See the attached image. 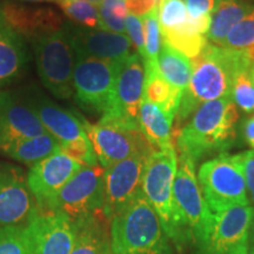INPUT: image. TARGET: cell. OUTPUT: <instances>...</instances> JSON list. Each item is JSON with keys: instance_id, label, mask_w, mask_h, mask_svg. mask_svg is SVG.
<instances>
[{"instance_id": "obj_1", "label": "cell", "mask_w": 254, "mask_h": 254, "mask_svg": "<svg viewBox=\"0 0 254 254\" xmlns=\"http://www.w3.org/2000/svg\"><path fill=\"white\" fill-rule=\"evenodd\" d=\"M193 73L189 87L184 91L178 110L173 140H177L179 127L198 110L200 105L221 98H231L232 86L241 71L251 69L253 63L245 51H237L208 44L198 58L192 60Z\"/></svg>"}, {"instance_id": "obj_2", "label": "cell", "mask_w": 254, "mask_h": 254, "mask_svg": "<svg viewBox=\"0 0 254 254\" xmlns=\"http://www.w3.org/2000/svg\"><path fill=\"white\" fill-rule=\"evenodd\" d=\"M239 113L231 98L200 105L192 118L180 129L176 146L180 154L196 161L205 155L224 153L234 144Z\"/></svg>"}, {"instance_id": "obj_3", "label": "cell", "mask_w": 254, "mask_h": 254, "mask_svg": "<svg viewBox=\"0 0 254 254\" xmlns=\"http://www.w3.org/2000/svg\"><path fill=\"white\" fill-rule=\"evenodd\" d=\"M113 254H173L171 240L142 190L110 222Z\"/></svg>"}, {"instance_id": "obj_4", "label": "cell", "mask_w": 254, "mask_h": 254, "mask_svg": "<svg viewBox=\"0 0 254 254\" xmlns=\"http://www.w3.org/2000/svg\"><path fill=\"white\" fill-rule=\"evenodd\" d=\"M177 170L176 148L155 151L146 164L141 190L158 214L168 238L173 241L177 250H182L187 240L173 196Z\"/></svg>"}, {"instance_id": "obj_5", "label": "cell", "mask_w": 254, "mask_h": 254, "mask_svg": "<svg viewBox=\"0 0 254 254\" xmlns=\"http://www.w3.org/2000/svg\"><path fill=\"white\" fill-rule=\"evenodd\" d=\"M85 132L100 166L107 168L135 154H153L155 148L140 125L104 114L97 124L82 120Z\"/></svg>"}, {"instance_id": "obj_6", "label": "cell", "mask_w": 254, "mask_h": 254, "mask_svg": "<svg viewBox=\"0 0 254 254\" xmlns=\"http://www.w3.org/2000/svg\"><path fill=\"white\" fill-rule=\"evenodd\" d=\"M199 186L212 213L239 205H250L243 153H221L205 161L198 172Z\"/></svg>"}, {"instance_id": "obj_7", "label": "cell", "mask_w": 254, "mask_h": 254, "mask_svg": "<svg viewBox=\"0 0 254 254\" xmlns=\"http://www.w3.org/2000/svg\"><path fill=\"white\" fill-rule=\"evenodd\" d=\"M254 207L239 205L212 213L207 227L194 245L195 254H249Z\"/></svg>"}, {"instance_id": "obj_8", "label": "cell", "mask_w": 254, "mask_h": 254, "mask_svg": "<svg viewBox=\"0 0 254 254\" xmlns=\"http://www.w3.org/2000/svg\"><path fill=\"white\" fill-rule=\"evenodd\" d=\"M37 68L41 81L56 97L68 99L73 95L75 52L68 32L64 28L32 40Z\"/></svg>"}, {"instance_id": "obj_9", "label": "cell", "mask_w": 254, "mask_h": 254, "mask_svg": "<svg viewBox=\"0 0 254 254\" xmlns=\"http://www.w3.org/2000/svg\"><path fill=\"white\" fill-rule=\"evenodd\" d=\"M104 174L105 168L99 164L82 166L58 194L41 208L58 212L72 221L104 213Z\"/></svg>"}, {"instance_id": "obj_10", "label": "cell", "mask_w": 254, "mask_h": 254, "mask_svg": "<svg viewBox=\"0 0 254 254\" xmlns=\"http://www.w3.org/2000/svg\"><path fill=\"white\" fill-rule=\"evenodd\" d=\"M122 64L77 57L73 72V91L75 100L82 109L94 114H105L109 111Z\"/></svg>"}, {"instance_id": "obj_11", "label": "cell", "mask_w": 254, "mask_h": 254, "mask_svg": "<svg viewBox=\"0 0 254 254\" xmlns=\"http://www.w3.org/2000/svg\"><path fill=\"white\" fill-rule=\"evenodd\" d=\"M173 196L185 230L187 244L194 247L207 227L212 212L198 185L195 163L183 154L179 155V167L173 183Z\"/></svg>"}, {"instance_id": "obj_12", "label": "cell", "mask_w": 254, "mask_h": 254, "mask_svg": "<svg viewBox=\"0 0 254 254\" xmlns=\"http://www.w3.org/2000/svg\"><path fill=\"white\" fill-rule=\"evenodd\" d=\"M28 254H71L74 224L58 212L38 206L24 226Z\"/></svg>"}, {"instance_id": "obj_13", "label": "cell", "mask_w": 254, "mask_h": 254, "mask_svg": "<svg viewBox=\"0 0 254 254\" xmlns=\"http://www.w3.org/2000/svg\"><path fill=\"white\" fill-rule=\"evenodd\" d=\"M151 155L135 154L105 168L103 211L110 222L142 190V178Z\"/></svg>"}, {"instance_id": "obj_14", "label": "cell", "mask_w": 254, "mask_h": 254, "mask_svg": "<svg viewBox=\"0 0 254 254\" xmlns=\"http://www.w3.org/2000/svg\"><path fill=\"white\" fill-rule=\"evenodd\" d=\"M37 207L23 170L0 163V227L25 226Z\"/></svg>"}, {"instance_id": "obj_15", "label": "cell", "mask_w": 254, "mask_h": 254, "mask_svg": "<svg viewBox=\"0 0 254 254\" xmlns=\"http://www.w3.org/2000/svg\"><path fill=\"white\" fill-rule=\"evenodd\" d=\"M145 67L139 53H133L120 65L107 116L139 124V111L144 98ZM104 116V114H103Z\"/></svg>"}, {"instance_id": "obj_16", "label": "cell", "mask_w": 254, "mask_h": 254, "mask_svg": "<svg viewBox=\"0 0 254 254\" xmlns=\"http://www.w3.org/2000/svg\"><path fill=\"white\" fill-rule=\"evenodd\" d=\"M81 167L79 161L62 151L31 166L27 173V185L38 206L45 207Z\"/></svg>"}, {"instance_id": "obj_17", "label": "cell", "mask_w": 254, "mask_h": 254, "mask_svg": "<svg viewBox=\"0 0 254 254\" xmlns=\"http://www.w3.org/2000/svg\"><path fill=\"white\" fill-rule=\"evenodd\" d=\"M47 132L25 101L0 92V153L15 142Z\"/></svg>"}, {"instance_id": "obj_18", "label": "cell", "mask_w": 254, "mask_h": 254, "mask_svg": "<svg viewBox=\"0 0 254 254\" xmlns=\"http://www.w3.org/2000/svg\"><path fill=\"white\" fill-rule=\"evenodd\" d=\"M68 36L75 57L122 64L133 55L132 43L125 34L104 30H73Z\"/></svg>"}, {"instance_id": "obj_19", "label": "cell", "mask_w": 254, "mask_h": 254, "mask_svg": "<svg viewBox=\"0 0 254 254\" xmlns=\"http://www.w3.org/2000/svg\"><path fill=\"white\" fill-rule=\"evenodd\" d=\"M25 103L37 114L46 131L55 136L60 144H68L78 139L87 138L82 120L43 95L33 94L28 100H25Z\"/></svg>"}, {"instance_id": "obj_20", "label": "cell", "mask_w": 254, "mask_h": 254, "mask_svg": "<svg viewBox=\"0 0 254 254\" xmlns=\"http://www.w3.org/2000/svg\"><path fill=\"white\" fill-rule=\"evenodd\" d=\"M0 15L8 26L31 41L62 30V19L51 8L6 4L0 8Z\"/></svg>"}, {"instance_id": "obj_21", "label": "cell", "mask_w": 254, "mask_h": 254, "mask_svg": "<svg viewBox=\"0 0 254 254\" xmlns=\"http://www.w3.org/2000/svg\"><path fill=\"white\" fill-rule=\"evenodd\" d=\"M107 221L104 213L73 221L74 244L71 254H113Z\"/></svg>"}, {"instance_id": "obj_22", "label": "cell", "mask_w": 254, "mask_h": 254, "mask_svg": "<svg viewBox=\"0 0 254 254\" xmlns=\"http://www.w3.org/2000/svg\"><path fill=\"white\" fill-rule=\"evenodd\" d=\"M26 53L24 38L0 15V86L20 74L27 62Z\"/></svg>"}, {"instance_id": "obj_23", "label": "cell", "mask_w": 254, "mask_h": 254, "mask_svg": "<svg viewBox=\"0 0 254 254\" xmlns=\"http://www.w3.org/2000/svg\"><path fill=\"white\" fill-rule=\"evenodd\" d=\"M174 118L159 109L157 105L142 98L139 111V125L147 140L157 151L176 148L172 123Z\"/></svg>"}, {"instance_id": "obj_24", "label": "cell", "mask_w": 254, "mask_h": 254, "mask_svg": "<svg viewBox=\"0 0 254 254\" xmlns=\"http://www.w3.org/2000/svg\"><path fill=\"white\" fill-rule=\"evenodd\" d=\"M253 5L251 0H221L212 18L207 34L209 41L222 47L232 28L246 17Z\"/></svg>"}, {"instance_id": "obj_25", "label": "cell", "mask_w": 254, "mask_h": 254, "mask_svg": "<svg viewBox=\"0 0 254 254\" xmlns=\"http://www.w3.org/2000/svg\"><path fill=\"white\" fill-rule=\"evenodd\" d=\"M58 151H60V142L51 133L45 132L33 138L15 142L2 153L19 163L33 166Z\"/></svg>"}, {"instance_id": "obj_26", "label": "cell", "mask_w": 254, "mask_h": 254, "mask_svg": "<svg viewBox=\"0 0 254 254\" xmlns=\"http://www.w3.org/2000/svg\"><path fill=\"white\" fill-rule=\"evenodd\" d=\"M159 73L167 82L183 92L189 87L192 78V60L163 41L158 58Z\"/></svg>"}, {"instance_id": "obj_27", "label": "cell", "mask_w": 254, "mask_h": 254, "mask_svg": "<svg viewBox=\"0 0 254 254\" xmlns=\"http://www.w3.org/2000/svg\"><path fill=\"white\" fill-rule=\"evenodd\" d=\"M184 92L161 77L159 71L145 73L144 98L157 105L165 113L176 118Z\"/></svg>"}, {"instance_id": "obj_28", "label": "cell", "mask_w": 254, "mask_h": 254, "mask_svg": "<svg viewBox=\"0 0 254 254\" xmlns=\"http://www.w3.org/2000/svg\"><path fill=\"white\" fill-rule=\"evenodd\" d=\"M158 4V20L161 34L193 31L184 0H159Z\"/></svg>"}, {"instance_id": "obj_29", "label": "cell", "mask_w": 254, "mask_h": 254, "mask_svg": "<svg viewBox=\"0 0 254 254\" xmlns=\"http://www.w3.org/2000/svg\"><path fill=\"white\" fill-rule=\"evenodd\" d=\"M145 31V49L142 59H144L145 73L159 71L158 58L160 55L161 44V30L158 20V9L153 8L152 11L141 17Z\"/></svg>"}, {"instance_id": "obj_30", "label": "cell", "mask_w": 254, "mask_h": 254, "mask_svg": "<svg viewBox=\"0 0 254 254\" xmlns=\"http://www.w3.org/2000/svg\"><path fill=\"white\" fill-rule=\"evenodd\" d=\"M161 36H163L164 43L173 47L174 50L179 51L190 60L198 58L200 53L208 45L206 36H201L190 30L176 32V33H164Z\"/></svg>"}, {"instance_id": "obj_31", "label": "cell", "mask_w": 254, "mask_h": 254, "mask_svg": "<svg viewBox=\"0 0 254 254\" xmlns=\"http://www.w3.org/2000/svg\"><path fill=\"white\" fill-rule=\"evenodd\" d=\"M127 12L126 0H103L99 7V28L124 34Z\"/></svg>"}, {"instance_id": "obj_32", "label": "cell", "mask_w": 254, "mask_h": 254, "mask_svg": "<svg viewBox=\"0 0 254 254\" xmlns=\"http://www.w3.org/2000/svg\"><path fill=\"white\" fill-rule=\"evenodd\" d=\"M65 14L75 23L90 28L99 27V7L93 2L84 0H59Z\"/></svg>"}, {"instance_id": "obj_33", "label": "cell", "mask_w": 254, "mask_h": 254, "mask_svg": "<svg viewBox=\"0 0 254 254\" xmlns=\"http://www.w3.org/2000/svg\"><path fill=\"white\" fill-rule=\"evenodd\" d=\"M254 45V5L240 23L232 28L222 47L225 49L245 51Z\"/></svg>"}, {"instance_id": "obj_34", "label": "cell", "mask_w": 254, "mask_h": 254, "mask_svg": "<svg viewBox=\"0 0 254 254\" xmlns=\"http://www.w3.org/2000/svg\"><path fill=\"white\" fill-rule=\"evenodd\" d=\"M231 99L245 113H254V84L250 77V69L241 71L233 81Z\"/></svg>"}, {"instance_id": "obj_35", "label": "cell", "mask_w": 254, "mask_h": 254, "mask_svg": "<svg viewBox=\"0 0 254 254\" xmlns=\"http://www.w3.org/2000/svg\"><path fill=\"white\" fill-rule=\"evenodd\" d=\"M0 254H28L24 226L0 227Z\"/></svg>"}, {"instance_id": "obj_36", "label": "cell", "mask_w": 254, "mask_h": 254, "mask_svg": "<svg viewBox=\"0 0 254 254\" xmlns=\"http://www.w3.org/2000/svg\"><path fill=\"white\" fill-rule=\"evenodd\" d=\"M60 151L79 161L82 166H94V165L99 164L91 141L88 140V136L68 142V144H60Z\"/></svg>"}, {"instance_id": "obj_37", "label": "cell", "mask_w": 254, "mask_h": 254, "mask_svg": "<svg viewBox=\"0 0 254 254\" xmlns=\"http://www.w3.org/2000/svg\"><path fill=\"white\" fill-rule=\"evenodd\" d=\"M125 27L133 46H134L136 51H138L139 55L142 57L145 49V31L141 18L136 17V15H133L131 13L127 14V17L125 19Z\"/></svg>"}, {"instance_id": "obj_38", "label": "cell", "mask_w": 254, "mask_h": 254, "mask_svg": "<svg viewBox=\"0 0 254 254\" xmlns=\"http://www.w3.org/2000/svg\"><path fill=\"white\" fill-rule=\"evenodd\" d=\"M221 0H185L190 18L200 19L214 14Z\"/></svg>"}, {"instance_id": "obj_39", "label": "cell", "mask_w": 254, "mask_h": 254, "mask_svg": "<svg viewBox=\"0 0 254 254\" xmlns=\"http://www.w3.org/2000/svg\"><path fill=\"white\" fill-rule=\"evenodd\" d=\"M126 6L129 13L142 17L155 8V0H126Z\"/></svg>"}, {"instance_id": "obj_40", "label": "cell", "mask_w": 254, "mask_h": 254, "mask_svg": "<svg viewBox=\"0 0 254 254\" xmlns=\"http://www.w3.org/2000/svg\"><path fill=\"white\" fill-rule=\"evenodd\" d=\"M244 171L247 184V190L252 192L254 190V150L244 152Z\"/></svg>"}, {"instance_id": "obj_41", "label": "cell", "mask_w": 254, "mask_h": 254, "mask_svg": "<svg viewBox=\"0 0 254 254\" xmlns=\"http://www.w3.org/2000/svg\"><path fill=\"white\" fill-rule=\"evenodd\" d=\"M240 133L243 140L254 150V116L244 119L240 125Z\"/></svg>"}, {"instance_id": "obj_42", "label": "cell", "mask_w": 254, "mask_h": 254, "mask_svg": "<svg viewBox=\"0 0 254 254\" xmlns=\"http://www.w3.org/2000/svg\"><path fill=\"white\" fill-rule=\"evenodd\" d=\"M245 52L247 57H249V59L254 64V45L252 47H250V49L245 50Z\"/></svg>"}, {"instance_id": "obj_43", "label": "cell", "mask_w": 254, "mask_h": 254, "mask_svg": "<svg viewBox=\"0 0 254 254\" xmlns=\"http://www.w3.org/2000/svg\"><path fill=\"white\" fill-rule=\"evenodd\" d=\"M250 77H251V79H252V81H253V84H254V64H253L252 67H251V69H250Z\"/></svg>"}, {"instance_id": "obj_44", "label": "cell", "mask_w": 254, "mask_h": 254, "mask_svg": "<svg viewBox=\"0 0 254 254\" xmlns=\"http://www.w3.org/2000/svg\"><path fill=\"white\" fill-rule=\"evenodd\" d=\"M84 1H90V2H93V4H100L103 0H84Z\"/></svg>"}, {"instance_id": "obj_45", "label": "cell", "mask_w": 254, "mask_h": 254, "mask_svg": "<svg viewBox=\"0 0 254 254\" xmlns=\"http://www.w3.org/2000/svg\"><path fill=\"white\" fill-rule=\"evenodd\" d=\"M251 193V199H252V201H253V205H254V190H252V192H250Z\"/></svg>"}, {"instance_id": "obj_46", "label": "cell", "mask_w": 254, "mask_h": 254, "mask_svg": "<svg viewBox=\"0 0 254 254\" xmlns=\"http://www.w3.org/2000/svg\"><path fill=\"white\" fill-rule=\"evenodd\" d=\"M249 254H254V247H252L251 251H249Z\"/></svg>"}, {"instance_id": "obj_47", "label": "cell", "mask_w": 254, "mask_h": 254, "mask_svg": "<svg viewBox=\"0 0 254 254\" xmlns=\"http://www.w3.org/2000/svg\"><path fill=\"white\" fill-rule=\"evenodd\" d=\"M31 1H40V0H31Z\"/></svg>"}, {"instance_id": "obj_48", "label": "cell", "mask_w": 254, "mask_h": 254, "mask_svg": "<svg viewBox=\"0 0 254 254\" xmlns=\"http://www.w3.org/2000/svg\"><path fill=\"white\" fill-rule=\"evenodd\" d=\"M155 1H159V0H155Z\"/></svg>"}]
</instances>
